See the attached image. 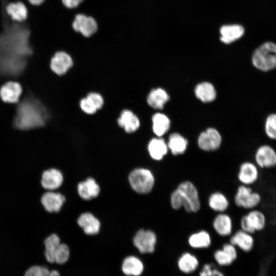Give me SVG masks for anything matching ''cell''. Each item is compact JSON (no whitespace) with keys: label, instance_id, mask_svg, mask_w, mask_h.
Segmentation results:
<instances>
[{"label":"cell","instance_id":"obj_40","mask_svg":"<svg viewBox=\"0 0 276 276\" xmlns=\"http://www.w3.org/2000/svg\"><path fill=\"white\" fill-rule=\"evenodd\" d=\"M200 276H224L221 272L215 269L211 268V265L206 264L200 273Z\"/></svg>","mask_w":276,"mask_h":276},{"label":"cell","instance_id":"obj_38","mask_svg":"<svg viewBox=\"0 0 276 276\" xmlns=\"http://www.w3.org/2000/svg\"><path fill=\"white\" fill-rule=\"evenodd\" d=\"M79 105L81 109L88 114H93L98 110L94 102L87 96L80 100Z\"/></svg>","mask_w":276,"mask_h":276},{"label":"cell","instance_id":"obj_20","mask_svg":"<svg viewBox=\"0 0 276 276\" xmlns=\"http://www.w3.org/2000/svg\"><path fill=\"white\" fill-rule=\"evenodd\" d=\"M77 222L84 233L87 235H95L99 232L100 221L90 213L82 214L78 218Z\"/></svg>","mask_w":276,"mask_h":276},{"label":"cell","instance_id":"obj_23","mask_svg":"<svg viewBox=\"0 0 276 276\" xmlns=\"http://www.w3.org/2000/svg\"><path fill=\"white\" fill-rule=\"evenodd\" d=\"M237 257L235 246L231 243L225 244L222 249L217 250L214 254L215 260L221 265L231 264Z\"/></svg>","mask_w":276,"mask_h":276},{"label":"cell","instance_id":"obj_34","mask_svg":"<svg viewBox=\"0 0 276 276\" xmlns=\"http://www.w3.org/2000/svg\"><path fill=\"white\" fill-rule=\"evenodd\" d=\"M198 265L197 258L190 253L183 254L179 258L178 265L180 270L185 273L194 271Z\"/></svg>","mask_w":276,"mask_h":276},{"label":"cell","instance_id":"obj_11","mask_svg":"<svg viewBox=\"0 0 276 276\" xmlns=\"http://www.w3.org/2000/svg\"><path fill=\"white\" fill-rule=\"evenodd\" d=\"M255 159L256 164L261 168H270L276 166V151L270 146L262 145L257 150Z\"/></svg>","mask_w":276,"mask_h":276},{"label":"cell","instance_id":"obj_41","mask_svg":"<svg viewBox=\"0 0 276 276\" xmlns=\"http://www.w3.org/2000/svg\"><path fill=\"white\" fill-rule=\"evenodd\" d=\"M83 0H62L63 5L67 8L72 9L77 7Z\"/></svg>","mask_w":276,"mask_h":276},{"label":"cell","instance_id":"obj_30","mask_svg":"<svg viewBox=\"0 0 276 276\" xmlns=\"http://www.w3.org/2000/svg\"><path fill=\"white\" fill-rule=\"evenodd\" d=\"M189 245L194 248H207L211 244V238L209 233L201 230L191 234L188 239Z\"/></svg>","mask_w":276,"mask_h":276},{"label":"cell","instance_id":"obj_5","mask_svg":"<svg viewBox=\"0 0 276 276\" xmlns=\"http://www.w3.org/2000/svg\"><path fill=\"white\" fill-rule=\"evenodd\" d=\"M153 173L147 168H140L133 170L129 175V181L132 189L141 194L150 193L155 185Z\"/></svg>","mask_w":276,"mask_h":276},{"label":"cell","instance_id":"obj_16","mask_svg":"<svg viewBox=\"0 0 276 276\" xmlns=\"http://www.w3.org/2000/svg\"><path fill=\"white\" fill-rule=\"evenodd\" d=\"M63 180L61 172L57 169L51 168L42 173L41 185L44 189L53 191L61 186Z\"/></svg>","mask_w":276,"mask_h":276},{"label":"cell","instance_id":"obj_6","mask_svg":"<svg viewBox=\"0 0 276 276\" xmlns=\"http://www.w3.org/2000/svg\"><path fill=\"white\" fill-rule=\"evenodd\" d=\"M261 201L260 195L253 191L249 186L241 185L236 191L234 197L235 204L245 209H252L258 206Z\"/></svg>","mask_w":276,"mask_h":276},{"label":"cell","instance_id":"obj_13","mask_svg":"<svg viewBox=\"0 0 276 276\" xmlns=\"http://www.w3.org/2000/svg\"><path fill=\"white\" fill-rule=\"evenodd\" d=\"M237 177L242 185L249 186L254 183L259 177L257 166L250 162L242 163L239 167Z\"/></svg>","mask_w":276,"mask_h":276},{"label":"cell","instance_id":"obj_15","mask_svg":"<svg viewBox=\"0 0 276 276\" xmlns=\"http://www.w3.org/2000/svg\"><path fill=\"white\" fill-rule=\"evenodd\" d=\"M21 93V86L16 82H8L0 88V97L6 103H18Z\"/></svg>","mask_w":276,"mask_h":276},{"label":"cell","instance_id":"obj_4","mask_svg":"<svg viewBox=\"0 0 276 276\" xmlns=\"http://www.w3.org/2000/svg\"><path fill=\"white\" fill-rule=\"evenodd\" d=\"M251 61L258 70L268 72L276 67V44L266 42L259 46L254 52Z\"/></svg>","mask_w":276,"mask_h":276},{"label":"cell","instance_id":"obj_1","mask_svg":"<svg viewBox=\"0 0 276 276\" xmlns=\"http://www.w3.org/2000/svg\"><path fill=\"white\" fill-rule=\"evenodd\" d=\"M32 53L26 33L0 38V76L16 78L24 74Z\"/></svg>","mask_w":276,"mask_h":276},{"label":"cell","instance_id":"obj_14","mask_svg":"<svg viewBox=\"0 0 276 276\" xmlns=\"http://www.w3.org/2000/svg\"><path fill=\"white\" fill-rule=\"evenodd\" d=\"M65 200V198L63 195L53 191L44 193L41 198V203L43 208L51 213L59 212Z\"/></svg>","mask_w":276,"mask_h":276},{"label":"cell","instance_id":"obj_33","mask_svg":"<svg viewBox=\"0 0 276 276\" xmlns=\"http://www.w3.org/2000/svg\"><path fill=\"white\" fill-rule=\"evenodd\" d=\"M7 12L15 20H24L27 16L26 6L21 2L11 3L6 8Z\"/></svg>","mask_w":276,"mask_h":276},{"label":"cell","instance_id":"obj_22","mask_svg":"<svg viewBox=\"0 0 276 276\" xmlns=\"http://www.w3.org/2000/svg\"><path fill=\"white\" fill-rule=\"evenodd\" d=\"M230 243L237 246L244 251H250L254 245L251 234L242 229L236 232L231 238Z\"/></svg>","mask_w":276,"mask_h":276},{"label":"cell","instance_id":"obj_26","mask_svg":"<svg viewBox=\"0 0 276 276\" xmlns=\"http://www.w3.org/2000/svg\"><path fill=\"white\" fill-rule=\"evenodd\" d=\"M208 205L213 211L218 212H225L228 208L229 202L227 197L222 192L212 193L208 198Z\"/></svg>","mask_w":276,"mask_h":276},{"label":"cell","instance_id":"obj_8","mask_svg":"<svg viewBox=\"0 0 276 276\" xmlns=\"http://www.w3.org/2000/svg\"><path fill=\"white\" fill-rule=\"evenodd\" d=\"M156 241V235L153 231L144 229L138 231L133 240L134 245L142 254L153 252Z\"/></svg>","mask_w":276,"mask_h":276},{"label":"cell","instance_id":"obj_10","mask_svg":"<svg viewBox=\"0 0 276 276\" xmlns=\"http://www.w3.org/2000/svg\"><path fill=\"white\" fill-rule=\"evenodd\" d=\"M72 27L76 32L80 33L86 37L94 35L98 28V24L94 18L81 13L75 16Z\"/></svg>","mask_w":276,"mask_h":276},{"label":"cell","instance_id":"obj_36","mask_svg":"<svg viewBox=\"0 0 276 276\" xmlns=\"http://www.w3.org/2000/svg\"><path fill=\"white\" fill-rule=\"evenodd\" d=\"M266 135L271 139L276 140V114H269L265 123Z\"/></svg>","mask_w":276,"mask_h":276},{"label":"cell","instance_id":"obj_39","mask_svg":"<svg viewBox=\"0 0 276 276\" xmlns=\"http://www.w3.org/2000/svg\"><path fill=\"white\" fill-rule=\"evenodd\" d=\"M94 102L98 110L102 108L104 105V99L102 96L97 92H90L87 96Z\"/></svg>","mask_w":276,"mask_h":276},{"label":"cell","instance_id":"obj_19","mask_svg":"<svg viewBox=\"0 0 276 276\" xmlns=\"http://www.w3.org/2000/svg\"><path fill=\"white\" fill-rule=\"evenodd\" d=\"M148 151L153 159L157 161L161 160L169 151L167 143L160 137L153 138L148 143Z\"/></svg>","mask_w":276,"mask_h":276},{"label":"cell","instance_id":"obj_42","mask_svg":"<svg viewBox=\"0 0 276 276\" xmlns=\"http://www.w3.org/2000/svg\"><path fill=\"white\" fill-rule=\"evenodd\" d=\"M30 2L33 5L41 4L44 0H29Z\"/></svg>","mask_w":276,"mask_h":276},{"label":"cell","instance_id":"obj_18","mask_svg":"<svg viewBox=\"0 0 276 276\" xmlns=\"http://www.w3.org/2000/svg\"><path fill=\"white\" fill-rule=\"evenodd\" d=\"M233 221L231 216L225 213H219L213 221V227L215 231L221 236H227L232 233Z\"/></svg>","mask_w":276,"mask_h":276},{"label":"cell","instance_id":"obj_27","mask_svg":"<svg viewBox=\"0 0 276 276\" xmlns=\"http://www.w3.org/2000/svg\"><path fill=\"white\" fill-rule=\"evenodd\" d=\"M169 99L168 94L164 89L157 88L151 90L147 101L150 107L154 109H162Z\"/></svg>","mask_w":276,"mask_h":276},{"label":"cell","instance_id":"obj_3","mask_svg":"<svg viewBox=\"0 0 276 276\" xmlns=\"http://www.w3.org/2000/svg\"><path fill=\"white\" fill-rule=\"evenodd\" d=\"M170 203L173 209L178 210L183 208L188 213H197L201 208L197 188L189 180L179 183L170 195Z\"/></svg>","mask_w":276,"mask_h":276},{"label":"cell","instance_id":"obj_24","mask_svg":"<svg viewBox=\"0 0 276 276\" xmlns=\"http://www.w3.org/2000/svg\"><path fill=\"white\" fill-rule=\"evenodd\" d=\"M220 32L221 41L228 44L241 37L244 34V30L240 25H231L222 26Z\"/></svg>","mask_w":276,"mask_h":276},{"label":"cell","instance_id":"obj_31","mask_svg":"<svg viewBox=\"0 0 276 276\" xmlns=\"http://www.w3.org/2000/svg\"><path fill=\"white\" fill-rule=\"evenodd\" d=\"M152 121L153 131L158 137L165 134L170 127V120L165 114L162 113L154 114L152 118Z\"/></svg>","mask_w":276,"mask_h":276},{"label":"cell","instance_id":"obj_17","mask_svg":"<svg viewBox=\"0 0 276 276\" xmlns=\"http://www.w3.org/2000/svg\"><path fill=\"white\" fill-rule=\"evenodd\" d=\"M117 123L119 127L123 128L124 131L128 133L136 131L140 126L139 118L129 109L122 111L118 118Z\"/></svg>","mask_w":276,"mask_h":276},{"label":"cell","instance_id":"obj_28","mask_svg":"<svg viewBox=\"0 0 276 276\" xmlns=\"http://www.w3.org/2000/svg\"><path fill=\"white\" fill-rule=\"evenodd\" d=\"M122 271L127 275L139 276L142 274L144 266L142 261L134 256L126 258L122 264Z\"/></svg>","mask_w":276,"mask_h":276},{"label":"cell","instance_id":"obj_35","mask_svg":"<svg viewBox=\"0 0 276 276\" xmlns=\"http://www.w3.org/2000/svg\"><path fill=\"white\" fill-rule=\"evenodd\" d=\"M25 276H60L56 270L50 271L47 268L39 266H33L25 272Z\"/></svg>","mask_w":276,"mask_h":276},{"label":"cell","instance_id":"obj_9","mask_svg":"<svg viewBox=\"0 0 276 276\" xmlns=\"http://www.w3.org/2000/svg\"><path fill=\"white\" fill-rule=\"evenodd\" d=\"M222 138L219 132L214 128H209L202 132L198 139L199 148L204 151H213L220 146Z\"/></svg>","mask_w":276,"mask_h":276},{"label":"cell","instance_id":"obj_21","mask_svg":"<svg viewBox=\"0 0 276 276\" xmlns=\"http://www.w3.org/2000/svg\"><path fill=\"white\" fill-rule=\"evenodd\" d=\"M78 192L82 199L90 200L98 196L100 187L94 179L89 177L78 184Z\"/></svg>","mask_w":276,"mask_h":276},{"label":"cell","instance_id":"obj_37","mask_svg":"<svg viewBox=\"0 0 276 276\" xmlns=\"http://www.w3.org/2000/svg\"><path fill=\"white\" fill-rule=\"evenodd\" d=\"M70 256L68 246L65 244H61L58 246L54 256V262L59 264L65 263Z\"/></svg>","mask_w":276,"mask_h":276},{"label":"cell","instance_id":"obj_7","mask_svg":"<svg viewBox=\"0 0 276 276\" xmlns=\"http://www.w3.org/2000/svg\"><path fill=\"white\" fill-rule=\"evenodd\" d=\"M265 225V216L263 212L256 210L249 212L240 220L241 229L251 234L262 230Z\"/></svg>","mask_w":276,"mask_h":276},{"label":"cell","instance_id":"obj_32","mask_svg":"<svg viewBox=\"0 0 276 276\" xmlns=\"http://www.w3.org/2000/svg\"><path fill=\"white\" fill-rule=\"evenodd\" d=\"M45 245V257L47 260L51 263H54L55 254L60 244L58 236L53 234L48 237L44 241Z\"/></svg>","mask_w":276,"mask_h":276},{"label":"cell","instance_id":"obj_2","mask_svg":"<svg viewBox=\"0 0 276 276\" xmlns=\"http://www.w3.org/2000/svg\"><path fill=\"white\" fill-rule=\"evenodd\" d=\"M49 118L50 113L45 105L30 94L18 103L13 126L20 130L40 128L45 125Z\"/></svg>","mask_w":276,"mask_h":276},{"label":"cell","instance_id":"obj_12","mask_svg":"<svg viewBox=\"0 0 276 276\" xmlns=\"http://www.w3.org/2000/svg\"><path fill=\"white\" fill-rule=\"evenodd\" d=\"M73 65V60L72 57L64 51L56 52L50 62L51 70L59 76L66 74Z\"/></svg>","mask_w":276,"mask_h":276},{"label":"cell","instance_id":"obj_25","mask_svg":"<svg viewBox=\"0 0 276 276\" xmlns=\"http://www.w3.org/2000/svg\"><path fill=\"white\" fill-rule=\"evenodd\" d=\"M188 145L187 139L177 133L170 134L167 143L169 150L175 156L183 154L187 150Z\"/></svg>","mask_w":276,"mask_h":276},{"label":"cell","instance_id":"obj_29","mask_svg":"<svg viewBox=\"0 0 276 276\" xmlns=\"http://www.w3.org/2000/svg\"><path fill=\"white\" fill-rule=\"evenodd\" d=\"M196 97L203 102L213 101L216 97V92L214 86L207 82L198 84L195 88Z\"/></svg>","mask_w":276,"mask_h":276}]
</instances>
